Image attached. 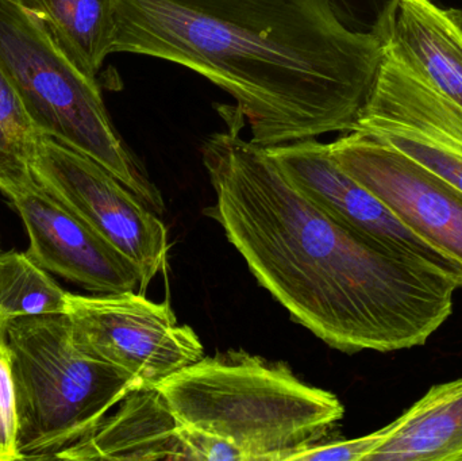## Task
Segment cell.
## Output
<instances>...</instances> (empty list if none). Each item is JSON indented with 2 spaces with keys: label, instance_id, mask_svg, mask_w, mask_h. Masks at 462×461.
<instances>
[{
  "label": "cell",
  "instance_id": "12",
  "mask_svg": "<svg viewBox=\"0 0 462 461\" xmlns=\"http://www.w3.org/2000/svg\"><path fill=\"white\" fill-rule=\"evenodd\" d=\"M121 408L57 460H189L180 422L156 386L130 392Z\"/></svg>",
  "mask_w": 462,
  "mask_h": 461
},
{
  "label": "cell",
  "instance_id": "20",
  "mask_svg": "<svg viewBox=\"0 0 462 461\" xmlns=\"http://www.w3.org/2000/svg\"><path fill=\"white\" fill-rule=\"evenodd\" d=\"M387 428L376 430L371 435L353 440L328 441L311 448L304 449L292 457L300 461H366L372 452L379 448L385 438Z\"/></svg>",
  "mask_w": 462,
  "mask_h": 461
},
{
  "label": "cell",
  "instance_id": "1",
  "mask_svg": "<svg viewBox=\"0 0 462 461\" xmlns=\"http://www.w3.org/2000/svg\"><path fill=\"white\" fill-rule=\"evenodd\" d=\"M218 222L293 321L345 354L423 346L453 311L444 271L342 226L291 186L265 149L216 133L202 149Z\"/></svg>",
  "mask_w": 462,
  "mask_h": 461
},
{
  "label": "cell",
  "instance_id": "3",
  "mask_svg": "<svg viewBox=\"0 0 462 461\" xmlns=\"http://www.w3.org/2000/svg\"><path fill=\"white\" fill-rule=\"evenodd\" d=\"M156 387L181 425L225 438L246 461L292 460L325 443L345 414L333 392L244 351L203 356Z\"/></svg>",
  "mask_w": 462,
  "mask_h": 461
},
{
  "label": "cell",
  "instance_id": "6",
  "mask_svg": "<svg viewBox=\"0 0 462 461\" xmlns=\"http://www.w3.org/2000/svg\"><path fill=\"white\" fill-rule=\"evenodd\" d=\"M41 187L64 203L130 260L145 294L170 254L168 229L156 213L105 167L86 154L40 135L32 162Z\"/></svg>",
  "mask_w": 462,
  "mask_h": 461
},
{
  "label": "cell",
  "instance_id": "9",
  "mask_svg": "<svg viewBox=\"0 0 462 461\" xmlns=\"http://www.w3.org/2000/svg\"><path fill=\"white\" fill-rule=\"evenodd\" d=\"M352 132L398 149L462 191V110L385 46Z\"/></svg>",
  "mask_w": 462,
  "mask_h": 461
},
{
  "label": "cell",
  "instance_id": "13",
  "mask_svg": "<svg viewBox=\"0 0 462 461\" xmlns=\"http://www.w3.org/2000/svg\"><path fill=\"white\" fill-rule=\"evenodd\" d=\"M385 46L462 110V11L401 0Z\"/></svg>",
  "mask_w": 462,
  "mask_h": 461
},
{
  "label": "cell",
  "instance_id": "18",
  "mask_svg": "<svg viewBox=\"0 0 462 461\" xmlns=\"http://www.w3.org/2000/svg\"><path fill=\"white\" fill-rule=\"evenodd\" d=\"M342 26L387 41L401 0H328Z\"/></svg>",
  "mask_w": 462,
  "mask_h": 461
},
{
  "label": "cell",
  "instance_id": "11",
  "mask_svg": "<svg viewBox=\"0 0 462 461\" xmlns=\"http://www.w3.org/2000/svg\"><path fill=\"white\" fill-rule=\"evenodd\" d=\"M40 267L97 294L135 291L140 273L127 257L35 181L11 198Z\"/></svg>",
  "mask_w": 462,
  "mask_h": 461
},
{
  "label": "cell",
  "instance_id": "19",
  "mask_svg": "<svg viewBox=\"0 0 462 461\" xmlns=\"http://www.w3.org/2000/svg\"><path fill=\"white\" fill-rule=\"evenodd\" d=\"M16 448V411L7 321L0 318V461H19Z\"/></svg>",
  "mask_w": 462,
  "mask_h": 461
},
{
  "label": "cell",
  "instance_id": "8",
  "mask_svg": "<svg viewBox=\"0 0 462 461\" xmlns=\"http://www.w3.org/2000/svg\"><path fill=\"white\" fill-rule=\"evenodd\" d=\"M337 164L418 238L462 272V191L398 149L363 133L328 143Z\"/></svg>",
  "mask_w": 462,
  "mask_h": 461
},
{
  "label": "cell",
  "instance_id": "17",
  "mask_svg": "<svg viewBox=\"0 0 462 461\" xmlns=\"http://www.w3.org/2000/svg\"><path fill=\"white\" fill-rule=\"evenodd\" d=\"M40 135L0 68V191L8 199L35 183L32 162Z\"/></svg>",
  "mask_w": 462,
  "mask_h": 461
},
{
  "label": "cell",
  "instance_id": "7",
  "mask_svg": "<svg viewBox=\"0 0 462 461\" xmlns=\"http://www.w3.org/2000/svg\"><path fill=\"white\" fill-rule=\"evenodd\" d=\"M65 314L81 352L126 371L145 387L205 356L197 333L179 324L170 302H152L141 292H69Z\"/></svg>",
  "mask_w": 462,
  "mask_h": 461
},
{
  "label": "cell",
  "instance_id": "2",
  "mask_svg": "<svg viewBox=\"0 0 462 461\" xmlns=\"http://www.w3.org/2000/svg\"><path fill=\"white\" fill-rule=\"evenodd\" d=\"M114 53L173 62L236 100L261 148L352 132L385 42L328 0H113Z\"/></svg>",
  "mask_w": 462,
  "mask_h": 461
},
{
  "label": "cell",
  "instance_id": "5",
  "mask_svg": "<svg viewBox=\"0 0 462 461\" xmlns=\"http://www.w3.org/2000/svg\"><path fill=\"white\" fill-rule=\"evenodd\" d=\"M21 460L54 459L143 382L81 352L67 314L7 321Z\"/></svg>",
  "mask_w": 462,
  "mask_h": 461
},
{
  "label": "cell",
  "instance_id": "14",
  "mask_svg": "<svg viewBox=\"0 0 462 461\" xmlns=\"http://www.w3.org/2000/svg\"><path fill=\"white\" fill-rule=\"evenodd\" d=\"M385 428L366 461H462V378L431 387Z\"/></svg>",
  "mask_w": 462,
  "mask_h": 461
},
{
  "label": "cell",
  "instance_id": "4",
  "mask_svg": "<svg viewBox=\"0 0 462 461\" xmlns=\"http://www.w3.org/2000/svg\"><path fill=\"white\" fill-rule=\"evenodd\" d=\"M0 68L40 134L95 160L164 213L162 192L116 132L97 78L60 48L26 0H0Z\"/></svg>",
  "mask_w": 462,
  "mask_h": 461
},
{
  "label": "cell",
  "instance_id": "15",
  "mask_svg": "<svg viewBox=\"0 0 462 461\" xmlns=\"http://www.w3.org/2000/svg\"><path fill=\"white\" fill-rule=\"evenodd\" d=\"M60 48L91 78L113 54V0H26Z\"/></svg>",
  "mask_w": 462,
  "mask_h": 461
},
{
  "label": "cell",
  "instance_id": "10",
  "mask_svg": "<svg viewBox=\"0 0 462 461\" xmlns=\"http://www.w3.org/2000/svg\"><path fill=\"white\" fill-rule=\"evenodd\" d=\"M291 186L347 229L417 257L452 276L462 287V272L444 254L410 232L390 208L345 172L317 138L263 148Z\"/></svg>",
  "mask_w": 462,
  "mask_h": 461
},
{
  "label": "cell",
  "instance_id": "21",
  "mask_svg": "<svg viewBox=\"0 0 462 461\" xmlns=\"http://www.w3.org/2000/svg\"><path fill=\"white\" fill-rule=\"evenodd\" d=\"M180 438L189 451V460L246 461L236 446L206 430L180 424Z\"/></svg>",
  "mask_w": 462,
  "mask_h": 461
},
{
  "label": "cell",
  "instance_id": "16",
  "mask_svg": "<svg viewBox=\"0 0 462 461\" xmlns=\"http://www.w3.org/2000/svg\"><path fill=\"white\" fill-rule=\"evenodd\" d=\"M68 297L26 252H0V318L65 314Z\"/></svg>",
  "mask_w": 462,
  "mask_h": 461
}]
</instances>
